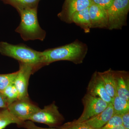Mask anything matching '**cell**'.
<instances>
[{"mask_svg":"<svg viewBox=\"0 0 129 129\" xmlns=\"http://www.w3.org/2000/svg\"><path fill=\"white\" fill-rule=\"evenodd\" d=\"M88 51V46L78 40L56 48L42 52V65L54 62L68 61L76 64L83 63Z\"/></svg>","mask_w":129,"mask_h":129,"instance_id":"6da1fadb","label":"cell"},{"mask_svg":"<svg viewBox=\"0 0 129 129\" xmlns=\"http://www.w3.org/2000/svg\"><path fill=\"white\" fill-rule=\"evenodd\" d=\"M18 11L21 16V21L16 32L19 33L25 41H44L46 32L41 27L39 24L37 7L25 8Z\"/></svg>","mask_w":129,"mask_h":129,"instance_id":"7a4b0ae2","label":"cell"},{"mask_svg":"<svg viewBox=\"0 0 129 129\" xmlns=\"http://www.w3.org/2000/svg\"><path fill=\"white\" fill-rule=\"evenodd\" d=\"M0 53L20 62L31 64L35 68L42 65V52L35 50L24 44L15 45L1 42Z\"/></svg>","mask_w":129,"mask_h":129,"instance_id":"3957f363","label":"cell"},{"mask_svg":"<svg viewBox=\"0 0 129 129\" xmlns=\"http://www.w3.org/2000/svg\"><path fill=\"white\" fill-rule=\"evenodd\" d=\"M129 11V0H114L107 11L108 18V29H121L127 25Z\"/></svg>","mask_w":129,"mask_h":129,"instance_id":"277c9868","label":"cell"},{"mask_svg":"<svg viewBox=\"0 0 129 129\" xmlns=\"http://www.w3.org/2000/svg\"><path fill=\"white\" fill-rule=\"evenodd\" d=\"M64 120L55 103L40 109L31 116L29 120L47 125L51 127H58Z\"/></svg>","mask_w":129,"mask_h":129,"instance_id":"5b68a950","label":"cell"},{"mask_svg":"<svg viewBox=\"0 0 129 129\" xmlns=\"http://www.w3.org/2000/svg\"><path fill=\"white\" fill-rule=\"evenodd\" d=\"M84 111L80 117L74 120L77 123H82L97 115L106 109L109 103L103 99L87 93L82 99Z\"/></svg>","mask_w":129,"mask_h":129,"instance_id":"8992f818","label":"cell"},{"mask_svg":"<svg viewBox=\"0 0 129 129\" xmlns=\"http://www.w3.org/2000/svg\"><path fill=\"white\" fill-rule=\"evenodd\" d=\"M7 108L12 115L23 122L29 120L40 109L30 101L28 96L13 102L8 105Z\"/></svg>","mask_w":129,"mask_h":129,"instance_id":"52a82bcc","label":"cell"},{"mask_svg":"<svg viewBox=\"0 0 129 129\" xmlns=\"http://www.w3.org/2000/svg\"><path fill=\"white\" fill-rule=\"evenodd\" d=\"M35 67L31 64L20 63L19 69L14 80V85L18 91L19 99L28 96L29 80Z\"/></svg>","mask_w":129,"mask_h":129,"instance_id":"ba28073f","label":"cell"},{"mask_svg":"<svg viewBox=\"0 0 129 129\" xmlns=\"http://www.w3.org/2000/svg\"><path fill=\"white\" fill-rule=\"evenodd\" d=\"M92 4L91 0H66L64 8L58 14V17L66 23H72L75 13L89 8Z\"/></svg>","mask_w":129,"mask_h":129,"instance_id":"9c48e42d","label":"cell"},{"mask_svg":"<svg viewBox=\"0 0 129 129\" xmlns=\"http://www.w3.org/2000/svg\"><path fill=\"white\" fill-rule=\"evenodd\" d=\"M87 93L99 98L109 104L112 103V102L113 99L107 93L98 72H95L92 75L88 86Z\"/></svg>","mask_w":129,"mask_h":129,"instance_id":"30bf717a","label":"cell"},{"mask_svg":"<svg viewBox=\"0 0 129 129\" xmlns=\"http://www.w3.org/2000/svg\"><path fill=\"white\" fill-rule=\"evenodd\" d=\"M91 28H107L108 18L107 11L92 3L89 7Z\"/></svg>","mask_w":129,"mask_h":129,"instance_id":"8fae6325","label":"cell"},{"mask_svg":"<svg viewBox=\"0 0 129 129\" xmlns=\"http://www.w3.org/2000/svg\"><path fill=\"white\" fill-rule=\"evenodd\" d=\"M114 114L112 103L109 104L106 109L95 116L82 122L94 129H99L104 126Z\"/></svg>","mask_w":129,"mask_h":129,"instance_id":"7c38bea8","label":"cell"},{"mask_svg":"<svg viewBox=\"0 0 129 129\" xmlns=\"http://www.w3.org/2000/svg\"><path fill=\"white\" fill-rule=\"evenodd\" d=\"M116 94L120 98L129 101L128 77L125 71H115Z\"/></svg>","mask_w":129,"mask_h":129,"instance_id":"4fadbf2b","label":"cell"},{"mask_svg":"<svg viewBox=\"0 0 129 129\" xmlns=\"http://www.w3.org/2000/svg\"><path fill=\"white\" fill-rule=\"evenodd\" d=\"M114 72L115 71L109 69L105 72H98L104 83L107 93L112 99L117 94Z\"/></svg>","mask_w":129,"mask_h":129,"instance_id":"5bb4252c","label":"cell"},{"mask_svg":"<svg viewBox=\"0 0 129 129\" xmlns=\"http://www.w3.org/2000/svg\"><path fill=\"white\" fill-rule=\"evenodd\" d=\"M72 22L79 26L85 33L90 32L91 28L89 8L75 13L72 17Z\"/></svg>","mask_w":129,"mask_h":129,"instance_id":"9a60e30c","label":"cell"},{"mask_svg":"<svg viewBox=\"0 0 129 129\" xmlns=\"http://www.w3.org/2000/svg\"><path fill=\"white\" fill-rule=\"evenodd\" d=\"M23 123L12 115L7 108H0V129H4L11 124L21 127Z\"/></svg>","mask_w":129,"mask_h":129,"instance_id":"2e32d148","label":"cell"},{"mask_svg":"<svg viewBox=\"0 0 129 129\" xmlns=\"http://www.w3.org/2000/svg\"><path fill=\"white\" fill-rule=\"evenodd\" d=\"M112 104L114 114L121 115L129 112V101L120 98L117 94L113 98Z\"/></svg>","mask_w":129,"mask_h":129,"instance_id":"e0dca14e","label":"cell"},{"mask_svg":"<svg viewBox=\"0 0 129 129\" xmlns=\"http://www.w3.org/2000/svg\"><path fill=\"white\" fill-rule=\"evenodd\" d=\"M8 2L18 11L27 8H36L40 0H7Z\"/></svg>","mask_w":129,"mask_h":129,"instance_id":"ac0fdd59","label":"cell"},{"mask_svg":"<svg viewBox=\"0 0 129 129\" xmlns=\"http://www.w3.org/2000/svg\"><path fill=\"white\" fill-rule=\"evenodd\" d=\"M1 92L6 97L8 105L19 99L18 91L13 83L8 85Z\"/></svg>","mask_w":129,"mask_h":129,"instance_id":"d6986e66","label":"cell"},{"mask_svg":"<svg viewBox=\"0 0 129 129\" xmlns=\"http://www.w3.org/2000/svg\"><path fill=\"white\" fill-rule=\"evenodd\" d=\"M17 74V72L12 73L0 74V92L13 83Z\"/></svg>","mask_w":129,"mask_h":129,"instance_id":"ffe728a7","label":"cell"},{"mask_svg":"<svg viewBox=\"0 0 129 129\" xmlns=\"http://www.w3.org/2000/svg\"><path fill=\"white\" fill-rule=\"evenodd\" d=\"M122 125L121 115L114 114L104 126L99 129H111Z\"/></svg>","mask_w":129,"mask_h":129,"instance_id":"44dd1931","label":"cell"},{"mask_svg":"<svg viewBox=\"0 0 129 129\" xmlns=\"http://www.w3.org/2000/svg\"><path fill=\"white\" fill-rule=\"evenodd\" d=\"M61 129H94L83 123H77L72 121L64 124L58 127Z\"/></svg>","mask_w":129,"mask_h":129,"instance_id":"7402d4cb","label":"cell"},{"mask_svg":"<svg viewBox=\"0 0 129 129\" xmlns=\"http://www.w3.org/2000/svg\"><path fill=\"white\" fill-rule=\"evenodd\" d=\"M92 3L98 5L107 11L112 4L114 0H91Z\"/></svg>","mask_w":129,"mask_h":129,"instance_id":"603a6c76","label":"cell"},{"mask_svg":"<svg viewBox=\"0 0 129 129\" xmlns=\"http://www.w3.org/2000/svg\"><path fill=\"white\" fill-rule=\"evenodd\" d=\"M21 127H23L26 129H61L59 128H44L39 127L35 124L34 122L29 120L24 122Z\"/></svg>","mask_w":129,"mask_h":129,"instance_id":"cb8c5ba5","label":"cell"},{"mask_svg":"<svg viewBox=\"0 0 129 129\" xmlns=\"http://www.w3.org/2000/svg\"><path fill=\"white\" fill-rule=\"evenodd\" d=\"M122 125L126 129H129V112L124 113L121 115Z\"/></svg>","mask_w":129,"mask_h":129,"instance_id":"d4e9b609","label":"cell"},{"mask_svg":"<svg viewBox=\"0 0 129 129\" xmlns=\"http://www.w3.org/2000/svg\"><path fill=\"white\" fill-rule=\"evenodd\" d=\"M8 106L6 97L2 93L0 92V108H7Z\"/></svg>","mask_w":129,"mask_h":129,"instance_id":"484cf974","label":"cell"},{"mask_svg":"<svg viewBox=\"0 0 129 129\" xmlns=\"http://www.w3.org/2000/svg\"><path fill=\"white\" fill-rule=\"evenodd\" d=\"M111 129H126L123 125H120L118 127H114Z\"/></svg>","mask_w":129,"mask_h":129,"instance_id":"4316f807","label":"cell"}]
</instances>
